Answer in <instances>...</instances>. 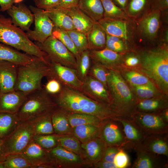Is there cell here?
I'll use <instances>...</instances> for the list:
<instances>
[{
    "label": "cell",
    "instance_id": "1",
    "mask_svg": "<svg viewBox=\"0 0 168 168\" xmlns=\"http://www.w3.org/2000/svg\"><path fill=\"white\" fill-rule=\"evenodd\" d=\"M52 96L57 107L66 112L91 114L102 120L117 116L109 105L94 100L77 90L62 86L60 92Z\"/></svg>",
    "mask_w": 168,
    "mask_h": 168
},
{
    "label": "cell",
    "instance_id": "2",
    "mask_svg": "<svg viewBox=\"0 0 168 168\" xmlns=\"http://www.w3.org/2000/svg\"><path fill=\"white\" fill-rule=\"evenodd\" d=\"M107 86L111 99V108L117 116L129 118L138 99L118 72L109 70Z\"/></svg>",
    "mask_w": 168,
    "mask_h": 168
},
{
    "label": "cell",
    "instance_id": "3",
    "mask_svg": "<svg viewBox=\"0 0 168 168\" xmlns=\"http://www.w3.org/2000/svg\"><path fill=\"white\" fill-rule=\"evenodd\" d=\"M0 42L29 55L45 59L46 54L31 41L26 33L14 25L11 18L1 14Z\"/></svg>",
    "mask_w": 168,
    "mask_h": 168
},
{
    "label": "cell",
    "instance_id": "4",
    "mask_svg": "<svg viewBox=\"0 0 168 168\" xmlns=\"http://www.w3.org/2000/svg\"><path fill=\"white\" fill-rule=\"evenodd\" d=\"M49 67L45 59L37 58L30 63L18 67L14 90L28 96L42 89V80L48 75Z\"/></svg>",
    "mask_w": 168,
    "mask_h": 168
},
{
    "label": "cell",
    "instance_id": "5",
    "mask_svg": "<svg viewBox=\"0 0 168 168\" xmlns=\"http://www.w3.org/2000/svg\"><path fill=\"white\" fill-rule=\"evenodd\" d=\"M57 107L53 97L43 88L27 96L17 115L20 122L30 121Z\"/></svg>",
    "mask_w": 168,
    "mask_h": 168
},
{
    "label": "cell",
    "instance_id": "6",
    "mask_svg": "<svg viewBox=\"0 0 168 168\" xmlns=\"http://www.w3.org/2000/svg\"><path fill=\"white\" fill-rule=\"evenodd\" d=\"M142 66L145 72L164 91L168 87V53L165 49L150 51L144 55Z\"/></svg>",
    "mask_w": 168,
    "mask_h": 168
},
{
    "label": "cell",
    "instance_id": "7",
    "mask_svg": "<svg viewBox=\"0 0 168 168\" xmlns=\"http://www.w3.org/2000/svg\"><path fill=\"white\" fill-rule=\"evenodd\" d=\"M35 44L53 62L76 69L77 61L73 54L60 40L53 35L42 43Z\"/></svg>",
    "mask_w": 168,
    "mask_h": 168
},
{
    "label": "cell",
    "instance_id": "8",
    "mask_svg": "<svg viewBox=\"0 0 168 168\" xmlns=\"http://www.w3.org/2000/svg\"><path fill=\"white\" fill-rule=\"evenodd\" d=\"M161 112L148 113L134 110L129 118L135 122L146 136L168 133V122L164 119Z\"/></svg>",
    "mask_w": 168,
    "mask_h": 168
},
{
    "label": "cell",
    "instance_id": "9",
    "mask_svg": "<svg viewBox=\"0 0 168 168\" xmlns=\"http://www.w3.org/2000/svg\"><path fill=\"white\" fill-rule=\"evenodd\" d=\"M35 134L31 121L19 123L6 138L10 154L21 153L34 140Z\"/></svg>",
    "mask_w": 168,
    "mask_h": 168
},
{
    "label": "cell",
    "instance_id": "10",
    "mask_svg": "<svg viewBox=\"0 0 168 168\" xmlns=\"http://www.w3.org/2000/svg\"><path fill=\"white\" fill-rule=\"evenodd\" d=\"M161 13L159 10H149L141 17L136 26L141 39L152 42L157 39L161 29Z\"/></svg>",
    "mask_w": 168,
    "mask_h": 168
},
{
    "label": "cell",
    "instance_id": "11",
    "mask_svg": "<svg viewBox=\"0 0 168 168\" xmlns=\"http://www.w3.org/2000/svg\"><path fill=\"white\" fill-rule=\"evenodd\" d=\"M45 58L49 68L47 79H54L62 86L80 91L82 82L78 78L75 69L53 62L46 54Z\"/></svg>",
    "mask_w": 168,
    "mask_h": 168
},
{
    "label": "cell",
    "instance_id": "12",
    "mask_svg": "<svg viewBox=\"0 0 168 168\" xmlns=\"http://www.w3.org/2000/svg\"><path fill=\"white\" fill-rule=\"evenodd\" d=\"M29 8L34 16L35 27L33 30L27 31L26 34L30 39L42 43L52 35L54 26L44 10L32 5Z\"/></svg>",
    "mask_w": 168,
    "mask_h": 168
},
{
    "label": "cell",
    "instance_id": "13",
    "mask_svg": "<svg viewBox=\"0 0 168 168\" xmlns=\"http://www.w3.org/2000/svg\"><path fill=\"white\" fill-rule=\"evenodd\" d=\"M106 33L128 42L133 39L136 26L129 19H112L103 18L98 21Z\"/></svg>",
    "mask_w": 168,
    "mask_h": 168
},
{
    "label": "cell",
    "instance_id": "14",
    "mask_svg": "<svg viewBox=\"0 0 168 168\" xmlns=\"http://www.w3.org/2000/svg\"><path fill=\"white\" fill-rule=\"evenodd\" d=\"M99 137L107 146L124 149L126 141L121 124L113 118L103 120L99 126Z\"/></svg>",
    "mask_w": 168,
    "mask_h": 168
},
{
    "label": "cell",
    "instance_id": "15",
    "mask_svg": "<svg viewBox=\"0 0 168 168\" xmlns=\"http://www.w3.org/2000/svg\"><path fill=\"white\" fill-rule=\"evenodd\" d=\"M52 163L56 168L87 167L81 156L58 145L48 150Z\"/></svg>",
    "mask_w": 168,
    "mask_h": 168
},
{
    "label": "cell",
    "instance_id": "16",
    "mask_svg": "<svg viewBox=\"0 0 168 168\" xmlns=\"http://www.w3.org/2000/svg\"><path fill=\"white\" fill-rule=\"evenodd\" d=\"M80 91L91 99L111 107V99L108 89L92 76L87 75L82 82Z\"/></svg>",
    "mask_w": 168,
    "mask_h": 168
},
{
    "label": "cell",
    "instance_id": "17",
    "mask_svg": "<svg viewBox=\"0 0 168 168\" xmlns=\"http://www.w3.org/2000/svg\"><path fill=\"white\" fill-rule=\"evenodd\" d=\"M121 124L126 141L125 149L134 148L140 144L146 136L138 125L130 119L117 116L114 118Z\"/></svg>",
    "mask_w": 168,
    "mask_h": 168
},
{
    "label": "cell",
    "instance_id": "18",
    "mask_svg": "<svg viewBox=\"0 0 168 168\" xmlns=\"http://www.w3.org/2000/svg\"><path fill=\"white\" fill-rule=\"evenodd\" d=\"M12 23L23 31H28L34 21V16L29 8L21 2L13 5L7 11Z\"/></svg>",
    "mask_w": 168,
    "mask_h": 168
},
{
    "label": "cell",
    "instance_id": "19",
    "mask_svg": "<svg viewBox=\"0 0 168 168\" xmlns=\"http://www.w3.org/2000/svg\"><path fill=\"white\" fill-rule=\"evenodd\" d=\"M18 66L10 62L0 60V92L14 90L17 80Z\"/></svg>",
    "mask_w": 168,
    "mask_h": 168
},
{
    "label": "cell",
    "instance_id": "20",
    "mask_svg": "<svg viewBox=\"0 0 168 168\" xmlns=\"http://www.w3.org/2000/svg\"><path fill=\"white\" fill-rule=\"evenodd\" d=\"M137 153V158L132 168H160L167 166L160 155L155 154L139 145L134 148Z\"/></svg>",
    "mask_w": 168,
    "mask_h": 168
},
{
    "label": "cell",
    "instance_id": "21",
    "mask_svg": "<svg viewBox=\"0 0 168 168\" xmlns=\"http://www.w3.org/2000/svg\"><path fill=\"white\" fill-rule=\"evenodd\" d=\"M27 96L16 90L0 92V112L17 114Z\"/></svg>",
    "mask_w": 168,
    "mask_h": 168
},
{
    "label": "cell",
    "instance_id": "22",
    "mask_svg": "<svg viewBox=\"0 0 168 168\" xmlns=\"http://www.w3.org/2000/svg\"><path fill=\"white\" fill-rule=\"evenodd\" d=\"M139 145L155 154L168 157V133L147 136Z\"/></svg>",
    "mask_w": 168,
    "mask_h": 168
},
{
    "label": "cell",
    "instance_id": "23",
    "mask_svg": "<svg viewBox=\"0 0 168 168\" xmlns=\"http://www.w3.org/2000/svg\"><path fill=\"white\" fill-rule=\"evenodd\" d=\"M37 58L21 53L10 46L0 42V60L10 62L19 66L29 64Z\"/></svg>",
    "mask_w": 168,
    "mask_h": 168
},
{
    "label": "cell",
    "instance_id": "24",
    "mask_svg": "<svg viewBox=\"0 0 168 168\" xmlns=\"http://www.w3.org/2000/svg\"><path fill=\"white\" fill-rule=\"evenodd\" d=\"M107 145L99 137L81 143L83 157L94 165L100 160Z\"/></svg>",
    "mask_w": 168,
    "mask_h": 168
},
{
    "label": "cell",
    "instance_id": "25",
    "mask_svg": "<svg viewBox=\"0 0 168 168\" xmlns=\"http://www.w3.org/2000/svg\"><path fill=\"white\" fill-rule=\"evenodd\" d=\"M21 153L30 163L31 166L42 163H52L49 151L43 148L34 140Z\"/></svg>",
    "mask_w": 168,
    "mask_h": 168
},
{
    "label": "cell",
    "instance_id": "26",
    "mask_svg": "<svg viewBox=\"0 0 168 168\" xmlns=\"http://www.w3.org/2000/svg\"><path fill=\"white\" fill-rule=\"evenodd\" d=\"M64 9L71 18L75 29L86 35L95 21L77 6Z\"/></svg>",
    "mask_w": 168,
    "mask_h": 168
},
{
    "label": "cell",
    "instance_id": "27",
    "mask_svg": "<svg viewBox=\"0 0 168 168\" xmlns=\"http://www.w3.org/2000/svg\"><path fill=\"white\" fill-rule=\"evenodd\" d=\"M167 107V98L160 96L138 100L134 110L142 112L156 113L161 112Z\"/></svg>",
    "mask_w": 168,
    "mask_h": 168
},
{
    "label": "cell",
    "instance_id": "28",
    "mask_svg": "<svg viewBox=\"0 0 168 168\" xmlns=\"http://www.w3.org/2000/svg\"><path fill=\"white\" fill-rule=\"evenodd\" d=\"M44 10L54 27L66 31L75 29L71 18L64 8L56 6Z\"/></svg>",
    "mask_w": 168,
    "mask_h": 168
},
{
    "label": "cell",
    "instance_id": "29",
    "mask_svg": "<svg viewBox=\"0 0 168 168\" xmlns=\"http://www.w3.org/2000/svg\"><path fill=\"white\" fill-rule=\"evenodd\" d=\"M90 55L91 59L109 70H112L121 58V55L119 53L106 48L99 50H90Z\"/></svg>",
    "mask_w": 168,
    "mask_h": 168
},
{
    "label": "cell",
    "instance_id": "30",
    "mask_svg": "<svg viewBox=\"0 0 168 168\" xmlns=\"http://www.w3.org/2000/svg\"><path fill=\"white\" fill-rule=\"evenodd\" d=\"M88 49L99 50L105 48L106 33L98 22H95L86 34Z\"/></svg>",
    "mask_w": 168,
    "mask_h": 168
},
{
    "label": "cell",
    "instance_id": "31",
    "mask_svg": "<svg viewBox=\"0 0 168 168\" xmlns=\"http://www.w3.org/2000/svg\"><path fill=\"white\" fill-rule=\"evenodd\" d=\"M51 119L55 134L59 135L72 134V128L65 111L57 107L52 112Z\"/></svg>",
    "mask_w": 168,
    "mask_h": 168
},
{
    "label": "cell",
    "instance_id": "32",
    "mask_svg": "<svg viewBox=\"0 0 168 168\" xmlns=\"http://www.w3.org/2000/svg\"><path fill=\"white\" fill-rule=\"evenodd\" d=\"M77 6L95 22L104 17L101 0H79Z\"/></svg>",
    "mask_w": 168,
    "mask_h": 168
},
{
    "label": "cell",
    "instance_id": "33",
    "mask_svg": "<svg viewBox=\"0 0 168 168\" xmlns=\"http://www.w3.org/2000/svg\"><path fill=\"white\" fill-rule=\"evenodd\" d=\"M20 123L17 114L0 112V138H6Z\"/></svg>",
    "mask_w": 168,
    "mask_h": 168
},
{
    "label": "cell",
    "instance_id": "34",
    "mask_svg": "<svg viewBox=\"0 0 168 168\" xmlns=\"http://www.w3.org/2000/svg\"><path fill=\"white\" fill-rule=\"evenodd\" d=\"M72 134L81 143H85L99 137V128L94 125H80L72 128Z\"/></svg>",
    "mask_w": 168,
    "mask_h": 168
},
{
    "label": "cell",
    "instance_id": "35",
    "mask_svg": "<svg viewBox=\"0 0 168 168\" xmlns=\"http://www.w3.org/2000/svg\"><path fill=\"white\" fill-rule=\"evenodd\" d=\"M65 112L72 128L76 126L82 124L91 125L99 127L103 121L97 117L91 114Z\"/></svg>",
    "mask_w": 168,
    "mask_h": 168
},
{
    "label": "cell",
    "instance_id": "36",
    "mask_svg": "<svg viewBox=\"0 0 168 168\" xmlns=\"http://www.w3.org/2000/svg\"><path fill=\"white\" fill-rule=\"evenodd\" d=\"M52 112L38 116L31 121L35 135L49 134L54 133L52 122Z\"/></svg>",
    "mask_w": 168,
    "mask_h": 168
},
{
    "label": "cell",
    "instance_id": "37",
    "mask_svg": "<svg viewBox=\"0 0 168 168\" xmlns=\"http://www.w3.org/2000/svg\"><path fill=\"white\" fill-rule=\"evenodd\" d=\"M151 0H129L125 10L129 17L137 18L150 10Z\"/></svg>",
    "mask_w": 168,
    "mask_h": 168
},
{
    "label": "cell",
    "instance_id": "38",
    "mask_svg": "<svg viewBox=\"0 0 168 168\" xmlns=\"http://www.w3.org/2000/svg\"><path fill=\"white\" fill-rule=\"evenodd\" d=\"M104 17L112 19H130L125 10L117 6L112 0H101Z\"/></svg>",
    "mask_w": 168,
    "mask_h": 168
},
{
    "label": "cell",
    "instance_id": "39",
    "mask_svg": "<svg viewBox=\"0 0 168 168\" xmlns=\"http://www.w3.org/2000/svg\"><path fill=\"white\" fill-rule=\"evenodd\" d=\"M76 61L77 75L82 82L88 74L91 65L90 50L88 49L82 52Z\"/></svg>",
    "mask_w": 168,
    "mask_h": 168
},
{
    "label": "cell",
    "instance_id": "40",
    "mask_svg": "<svg viewBox=\"0 0 168 168\" xmlns=\"http://www.w3.org/2000/svg\"><path fill=\"white\" fill-rule=\"evenodd\" d=\"M58 145L83 157L81 143L75 137L69 134H57Z\"/></svg>",
    "mask_w": 168,
    "mask_h": 168
},
{
    "label": "cell",
    "instance_id": "41",
    "mask_svg": "<svg viewBox=\"0 0 168 168\" xmlns=\"http://www.w3.org/2000/svg\"><path fill=\"white\" fill-rule=\"evenodd\" d=\"M52 35L65 45L74 56L76 60L78 58L81 53L76 48L66 30L60 29L54 26L53 30Z\"/></svg>",
    "mask_w": 168,
    "mask_h": 168
},
{
    "label": "cell",
    "instance_id": "42",
    "mask_svg": "<svg viewBox=\"0 0 168 168\" xmlns=\"http://www.w3.org/2000/svg\"><path fill=\"white\" fill-rule=\"evenodd\" d=\"M4 162L6 168H30L32 165L21 153L10 154Z\"/></svg>",
    "mask_w": 168,
    "mask_h": 168
},
{
    "label": "cell",
    "instance_id": "43",
    "mask_svg": "<svg viewBox=\"0 0 168 168\" xmlns=\"http://www.w3.org/2000/svg\"><path fill=\"white\" fill-rule=\"evenodd\" d=\"M109 70L99 63L91 59V65L88 74L101 82L108 89L107 78Z\"/></svg>",
    "mask_w": 168,
    "mask_h": 168
},
{
    "label": "cell",
    "instance_id": "44",
    "mask_svg": "<svg viewBox=\"0 0 168 168\" xmlns=\"http://www.w3.org/2000/svg\"><path fill=\"white\" fill-rule=\"evenodd\" d=\"M138 100H141L160 96V93L153 84L133 86Z\"/></svg>",
    "mask_w": 168,
    "mask_h": 168
},
{
    "label": "cell",
    "instance_id": "45",
    "mask_svg": "<svg viewBox=\"0 0 168 168\" xmlns=\"http://www.w3.org/2000/svg\"><path fill=\"white\" fill-rule=\"evenodd\" d=\"M128 42L121 38L106 33L105 48L118 53H123L127 49Z\"/></svg>",
    "mask_w": 168,
    "mask_h": 168
},
{
    "label": "cell",
    "instance_id": "46",
    "mask_svg": "<svg viewBox=\"0 0 168 168\" xmlns=\"http://www.w3.org/2000/svg\"><path fill=\"white\" fill-rule=\"evenodd\" d=\"M66 31L80 53L88 49L86 34L75 29Z\"/></svg>",
    "mask_w": 168,
    "mask_h": 168
},
{
    "label": "cell",
    "instance_id": "47",
    "mask_svg": "<svg viewBox=\"0 0 168 168\" xmlns=\"http://www.w3.org/2000/svg\"><path fill=\"white\" fill-rule=\"evenodd\" d=\"M34 140L48 150L58 145L57 134H56L35 135Z\"/></svg>",
    "mask_w": 168,
    "mask_h": 168
},
{
    "label": "cell",
    "instance_id": "48",
    "mask_svg": "<svg viewBox=\"0 0 168 168\" xmlns=\"http://www.w3.org/2000/svg\"><path fill=\"white\" fill-rule=\"evenodd\" d=\"M125 76L133 86L153 84L147 77L135 71L128 72L125 73Z\"/></svg>",
    "mask_w": 168,
    "mask_h": 168
},
{
    "label": "cell",
    "instance_id": "49",
    "mask_svg": "<svg viewBox=\"0 0 168 168\" xmlns=\"http://www.w3.org/2000/svg\"><path fill=\"white\" fill-rule=\"evenodd\" d=\"M114 163L116 168H125L129 165V158L124 149L120 148L114 158Z\"/></svg>",
    "mask_w": 168,
    "mask_h": 168
},
{
    "label": "cell",
    "instance_id": "50",
    "mask_svg": "<svg viewBox=\"0 0 168 168\" xmlns=\"http://www.w3.org/2000/svg\"><path fill=\"white\" fill-rule=\"evenodd\" d=\"M47 79L48 82L43 88L45 91L52 96L59 93L62 88L61 83L58 81L54 78Z\"/></svg>",
    "mask_w": 168,
    "mask_h": 168
},
{
    "label": "cell",
    "instance_id": "51",
    "mask_svg": "<svg viewBox=\"0 0 168 168\" xmlns=\"http://www.w3.org/2000/svg\"><path fill=\"white\" fill-rule=\"evenodd\" d=\"M120 149L116 147L107 146L100 160L114 162L115 156Z\"/></svg>",
    "mask_w": 168,
    "mask_h": 168
},
{
    "label": "cell",
    "instance_id": "52",
    "mask_svg": "<svg viewBox=\"0 0 168 168\" xmlns=\"http://www.w3.org/2000/svg\"><path fill=\"white\" fill-rule=\"evenodd\" d=\"M36 7L45 10L58 5L60 0H32Z\"/></svg>",
    "mask_w": 168,
    "mask_h": 168
},
{
    "label": "cell",
    "instance_id": "53",
    "mask_svg": "<svg viewBox=\"0 0 168 168\" xmlns=\"http://www.w3.org/2000/svg\"><path fill=\"white\" fill-rule=\"evenodd\" d=\"M168 0H151L150 10L162 11L167 9Z\"/></svg>",
    "mask_w": 168,
    "mask_h": 168
},
{
    "label": "cell",
    "instance_id": "54",
    "mask_svg": "<svg viewBox=\"0 0 168 168\" xmlns=\"http://www.w3.org/2000/svg\"><path fill=\"white\" fill-rule=\"evenodd\" d=\"M10 154L5 139L0 138V162L4 161L6 157Z\"/></svg>",
    "mask_w": 168,
    "mask_h": 168
},
{
    "label": "cell",
    "instance_id": "55",
    "mask_svg": "<svg viewBox=\"0 0 168 168\" xmlns=\"http://www.w3.org/2000/svg\"><path fill=\"white\" fill-rule=\"evenodd\" d=\"M23 0H0V11L3 12L7 11L14 4L21 2Z\"/></svg>",
    "mask_w": 168,
    "mask_h": 168
},
{
    "label": "cell",
    "instance_id": "56",
    "mask_svg": "<svg viewBox=\"0 0 168 168\" xmlns=\"http://www.w3.org/2000/svg\"><path fill=\"white\" fill-rule=\"evenodd\" d=\"M79 0H60L58 6L64 9L77 6Z\"/></svg>",
    "mask_w": 168,
    "mask_h": 168
},
{
    "label": "cell",
    "instance_id": "57",
    "mask_svg": "<svg viewBox=\"0 0 168 168\" xmlns=\"http://www.w3.org/2000/svg\"><path fill=\"white\" fill-rule=\"evenodd\" d=\"M95 168H116L114 162L100 160L94 164Z\"/></svg>",
    "mask_w": 168,
    "mask_h": 168
},
{
    "label": "cell",
    "instance_id": "58",
    "mask_svg": "<svg viewBox=\"0 0 168 168\" xmlns=\"http://www.w3.org/2000/svg\"><path fill=\"white\" fill-rule=\"evenodd\" d=\"M139 62L138 58L134 56L128 57L125 60L126 65L129 66H133L138 64Z\"/></svg>",
    "mask_w": 168,
    "mask_h": 168
},
{
    "label": "cell",
    "instance_id": "59",
    "mask_svg": "<svg viewBox=\"0 0 168 168\" xmlns=\"http://www.w3.org/2000/svg\"><path fill=\"white\" fill-rule=\"evenodd\" d=\"M112 0L117 6L125 10L127 7L129 0Z\"/></svg>",
    "mask_w": 168,
    "mask_h": 168
},
{
    "label": "cell",
    "instance_id": "60",
    "mask_svg": "<svg viewBox=\"0 0 168 168\" xmlns=\"http://www.w3.org/2000/svg\"><path fill=\"white\" fill-rule=\"evenodd\" d=\"M55 168L52 163H42L32 165L30 168Z\"/></svg>",
    "mask_w": 168,
    "mask_h": 168
},
{
    "label": "cell",
    "instance_id": "61",
    "mask_svg": "<svg viewBox=\"0 0 168 168\" xmlns=\"http://www.w3.org/2000/svg\"><path fill=\"white\" fill-rule=\"evenodd\" d=\"M0 168H6L4 161L0 162Z\"/></svg>",
    "mask_w": 168,
    "mask_h": 168
}]
</instances>
